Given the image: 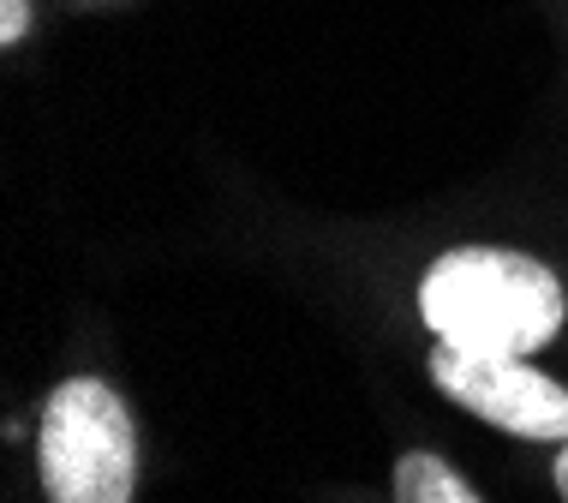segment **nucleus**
<instances>
[{
  "label": "nucleus",
  "mask_w": 568,
  "mask_h": 503,
  "mask_svg": "<svg viewBox=\"0 0 568 503\" xmlns=\"http://www.w3.org/2000/svg\"><path fill=\"white\" fill-rule=\"evenodd\" d=\"M419 318L437 342L473 354H539L557 342L568 300L557 270L509 247H455L419 282Z\"/></svg>",
  "instance_id": "nucleus-1"
},
{
  "label": "nucleus",
  "mask_w": 568,
  "mask_h": 503,
  "mask_svg": "<svg viewBox=\"0 0 568 503\" xmlns=\"http://www.w3.org/2000/svg\"><path fill=\"white\" fill-rule=\"evenodd\" d=\"M37 474L49 503H132L138 485L132 408L102 378H67L42 402Z\"/></svg>",
  "instance_id": "nucleus-2"
},
{
  "label": "nucleus",
  "mask_w": 568,
  "mask_h": 503,
  "mask_svg": "<svg viewBox=\"0 0 568 503\" xmlns=\"http://www.w3.org/2000/svg\"><path fill=\"white\" fill-rule=\"evenodd\" d=\"M432 378L455 408L490 420L497 432H515L527 444H568V390L539 365H520V354H473L437 342Z\"/></svg>",
  "instance_id": "nucleus-3"
},
{
  "label": "nucleus",
  "mask_w": 568,
  "mask_h": 503,
  "mask_svg": "<svg viewBox=\"0 0 568 503\" xmlns=\"http://www.w3.org/2000/svg\"><path fill=\"white\" fill-rule=\"evenodd\" d=\"M395 503H479V497L467 492V480H460L449 462L413 450L395 462Z\"/></svg>",
  "instance_id": "nucleus-4"
},
{
  "label": "nucleus",
  "mask_w": 568,
  "mask_h": 503,
  "mask_svg": "<svg viewBox=\"0 0 568 503\" xmlns=\"http://www.w3.org/2000/svg\"><path fill=\"white\" fill-rule=\"evenodd\" d=\"M24 30H30V0H0V42H24Z\"/></svg>",
  "instance_id": "nucleus-5"
},
{
  "label": "nucleus",
  "mask_w": 568,
  "mask_h": 503,
  "mask_svg": "<svg viewBox=\"0 0 568 503\" xmlns=\"http://www.w3.org/2000/svg\"><path fill=\"white\" fill-rule=\"evenodd\" d=\"M557 492H562V503H568V444H562V455H557Z\"/></svg>",
  "instance_id": "nucleus-6"
}]
</instances>
